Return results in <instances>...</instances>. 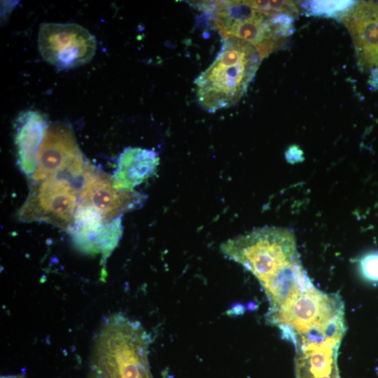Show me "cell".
Masks as SVG:
<instances>
[{
    "label": "cell",
    "mask_w": 378,
    "mask_h": 378,
    "mask_svg": "<svg viewBox=\"0 0 378 378\" xmlns=\"http://www.w3.org/2000/svg\"><path fill=\"white\" fill-rule=\"evenodd\" d=\"M150 341L138 321L121 314L111 315L94 338L88 378H153Z\"/></svg>",
    "instance_id": "cell-1"
},
{
    "label": "cell",
    "mask_w": 378,
    "mask_h": 378,
    "mask_svg": "<svg viewBox=\"0 0 378 378\" xmlns=\"http://www.w3.org/2000/svg\"><path fill=\"white\" fill-rule=\"evenodd\" d=\"M262 59L250 43L223 36L215 59L194 81L200 105L209 113L234 105L246 92Z\"/></svg>",
    "instance_id": "cell-2"
},
{
    "label": "cell",
    "mask_w": 378,
    "mask_h": 378,
    "mask_svg": "<svg viewBox=\"0 0 378 378\" xmlns=\"http://www.w3.org/2000/svg\"><path fill=\"white\" fill-rule=\"evenodd\" d=\"M265 319L294 344L311 330H327L344 323V304L340 295L323 293L312 283L278 309L267 312Z\"/></svg>",
    "instance_id": "cell-3"
},
{
    "label": "cell",
    "mask_w": 378,
    "mask_h": 378,
    "mask_svg": "<svg viewBox=\"0 0 378 378\" xmlns=\"http://www.w3.org/2000/svg\"><path fill=\"white\" fill-rule=\"evenodd\" d=\"M201 10L213 15L222 36H234L254 46L263 59L284 48L287 38L274 31L270 22L272 13L254 8L249 1H203Z\"/></svg>",
    "instance_id": "cell-4"
},
{
    "label": "cell",
    "mask_w": 378,
    "mask_h": 378,
    "mask_svg": "<svg viewBox=\"0 0 378 378\" xmlns=\"http://www.w3.org/2000/svg\"><path fill=\"white\" fill-rule=\"evenodd\" d=\"M251 272L266 294L267 311L278 309L312 283L301 264L296 244L293 242L279 243L265 249L254 260Z\"/></svg>",
    "instance_id": "cell-5"
},
{
    "label": "cell",
    "mask_w": 378,
    "mask_h": 378,
    "mask_svg": "<svg viewBox=\"0 0 378 378\" xmlns=\"http://www.w3.org/2000/svg\"><path fill=\"white\" fill-rule=\"evenodd\" d=\"M80 181L50 177L36 182L18 216L22 221H41L68 230L77 209Z\"/></svg>",
    "instance_id": "cell-6"
},
{
    "label": "cell",
    "mask_w": 378,
    "mask_h": 378,
    "mask_svg": "<svg viewBox=\"0 0 378 378\" xmlns=\"http://www.w3.org/2000/svg\"><path fill=\"white\" fill-rule=\"evenodd\" d=\"M43 59L59 69H73L89 62L97 41L85 27L77 24L44 23L38 36Z\"/></svg>",
    "instance_id": "cell-7"
},
{
    "label": "cell",
    "mask_w": 378,
    "mask_h": 378,
    "mask_svg": "<svg viewBox=\"0 0 378 378\" xmlns=\"http://www.w3.org/2000/svg\"><path fill=\"white\" fill-rule=\"evenodd\" d=\"M86 164L71 127L63 124L48 126L31 179L38 182L59 174H81Z\"/></svg>",
    "instance_id": "cell-8"
},
{
    "label": "cell",
    "mask_w": 378,
    "mask_h": 378,
    "mask_svg": "<svg viewBox=\"0 0 378 378\" xmlns=\"http://www.w3.org/2000/svg\"><path fill=\"white\" fill-rule=\"evenodd\" d=\"M80 204L98 209L106 220L121 216L141 207L144 195L133 190H120L113 186L112 178L97 172L88 163L80 190Z\"/></svg>",
    "instance_id": "cell-9"
},
{
    "label": "cell",
    "mask_w": 378,
    "mask_h": 378,
    "mask_svg": "<svg viewBox=\"0 0 378 378\" xmlns=\"http://www.w3.org/2000/svg\"><path fill=\"white\" fill-rule=\"evenodd\" d=\"M341 22L351 35L359 68H378V1H356Z\"/></svg>",
    "instance_id": "cell-10"
},
{
    "label": "cell",
    "mask_w": 378,
    "mask_h": 378,
    "mask_svg": "<svg viewBox=\"0 0 378 378\" xmlns=\"http://www.w3.org/2000/svg\"><path fill=\"white\" fill-rule=\"evenodd\" d=\"M48 127L45 116L36 111H25L16 120L15 144L18 165L28 176L36 169L38 149Z\"/></svg>",
    "instance_id": "cell-11"
},
{
    "label": "cell",
    "mask_w": 378,
    "mask_h": 378,
    "mask_svg": "<svg viewBox=\"0 0 378 378\" xmlns=\"http://www.w3.org/2000/svg\"><path fill=\"white\" fill-rule=\"evenodd\" d=\"M157 152L139 147L125 148L118 159L113 186L120 190H133L149 178L159 164Z\"/></svg>",
    "instance_id": "cell-12"
},
{
    "label": "cell",
    "mask_w": 378,
    "mask_h": 378,
    "mask_svg": "<svg viewBox=\"0 0 378 378\" xmlns=\"http://www.w3.org/2000/svg\"><path fill=\"white\" fill-rule=\"evenodd\" d=\"M106 220L95 207L80 204L67 230L75 247L84 253L96 255L97 239Z\"/></svg>",
    "instance_id": "cell-13"
},
{
    "label": "cell",
    "mask_w": 378,
    "mask_h": 378,
    "mask_svg": "<svg viewBox=\"0 0 378 378\" xmlns=\"http://www.w3.org/2000/svg\"><path fill=\"white\" fill-rule=\"evenodd\" d=\"M356 4L354 1H300V6L306 14L342 20Z\"/></svg>",
    "instance_id": "cell-14"
},
{
    "label": "cell",
    "mask_w": 378,
    "mask_h": 378,
    "mask_svg": "<svg viewBox=\"0 0 378 378\" xmlns=\"http://www.w3.org/2000/svg\"><path fill=\"white\" fill-rule=\"evenodd\" d=\"M122 234L121 216L105 221L96 241L97 254H101L104 262L118 246Z\"/></svg>",
    "instance_id": "cell-15"
},
{
    "label": "cell",
    "mask_w": 378,
    "mask_h": 378,
    "mask_svg": "<svg viewBox=\"0 0 378 378\" xmlns=\"http://www.w3.org/2000/svg\"><path fill=\"white\" fill-rule=\"evenodd\" d=\"M255 9L266 13H284L295 17L302 13L300 1H249Z\"/></svg>",
    "instance_id": "cell-16"
},
{
    "label": "cell",
    "mask_w": 378,
    "mask_h": 378,
    "mask_svg": "<svg viewBox=\"0 0 378 378\" xmlns=\"http://www.w3.org/2000/svg\"><path fill=\"white\" fill-rule=\"evenodd\" d=\"M362 275L370 281H378V253H372L363 256L359 262Z\"/></svg>",
    "instance_id": "cell-17"
},
{
    "label": "cell",
    "mask_w": 378,
    "mask_h": 378,
    "mask_svg": "<svg viewBox=\"0 0 378 378\" xmlns=\"http://www.w3.org/2000/svg\"><path fill=\"white\" fill-rule=\"evenodd\" d=\"M369 83L373 88L378 89V68L372 69L370 71Z\"/></svg>",
    "instance_id": "cell-18"
},
{
    "label": "cell",
    "mask_w": 378,
    "mask_h": 378,
    "mask_svg": "<svg viewBox=\"0 0 378 378\" xmlns=\"http://www.w3.org/2000/svg\"><path fill=\"white\" fill-rule=\"evenodd\" d=\"M1 378H24V375L21 374H13V375H6V376H1Z\"/></svg>",
    "instance_id": "cell-19"
}]
</instances>
